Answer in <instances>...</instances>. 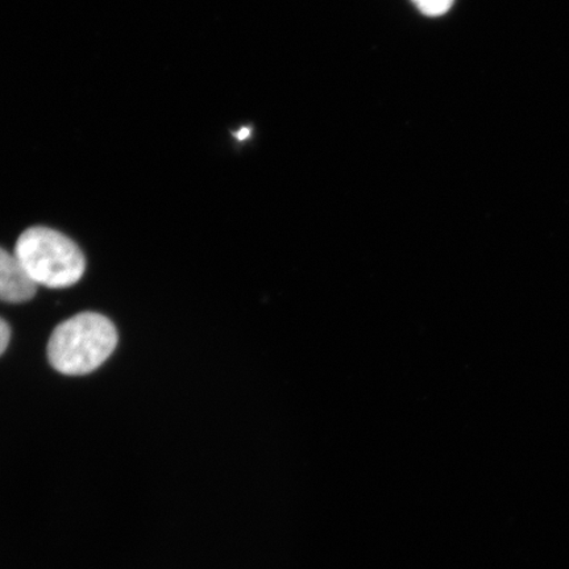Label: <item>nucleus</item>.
Returning <instances> with one entry per match:
<instances>
[{
    "instance_id": "nucleus-1",
    "label": "nucleus",
    "mask_w": 569,
    "mask_h": 569,
    "mask_svg": "<svg viewBox=\"0 0 569 569\" xmlns=\"http://www.w3.org/2000/svg\"><path fill=\"white\" fill-rule=\"evenodd\" d=\"M117 345V327L109 318L81 312L56 327L48 343V359L57 372L83 376L101 367Z\"/></svg>"
},
{
    "instance_id": "nucleus-2",
    "label": "nucleus",
    "mask_w": 569,
    "mask_h": 569,
    "mask_svg": "<svg viewBox=\"0 0 569 569\" xmlns=\"http://www.w3.org/2000/svg\"><path fill=\"white\" fill-rule=\"evenodd\" d=\"M13 253L38 287H73L87 269L81 248L48 227H31L21 233Z\"/></svg>"
},
{
    "instance_id": "nucleus-3",
    "label": "nucleus",
    "mask_w": 569,
    "mask_h": 569,
    "mask_svg": "<svg viewBox=\"0 0 569 569\" xmlns=\"http://www.w3.org/2000/svg\"><path fill=\"white\" fill-rule=\"evenodd\" d=\"M38 291L31 277L17 258L0 248V301L7 303H23L32 300Z\"/></svg>"
},
{
    "instance_id": "nucleus-4",
    "label": "nucleus",
    "mask_w": 569,
    "mask_h": 569,
    "mask_svg": "<svg viewBox=\"0 0 569 569\" xmlns=\"http://www.w3.org/2000/svg\"><path fill=\"white\" fill-rule=\"evenodd\" d=\"M426 17L438 18L450 11L455 0H411Z\"/></svg>"
},
{
    "instance_id": "nucleus-5",
    "label": "nucleus",
    "mask_w": 569,
    "mask_h": 569,
    "mask_svg": "<svg viewBox=\"0 0 569 569\" xmlns=\"http://www.w3.org/2000/svg\"><path fill=\"white\" fill-rule=\"evenodd\" d=\"M11 339V330L9 323L6 322L2 318H0V356H2L7 347L10 345Z\"/></svg>"
},
{
    "instance_id": "nucleus-6",
    "label": "nucleus",
    "mask_w": 569,
    "mask_h": 569,
    "mask_svg": "<svg viewBox=\"0 0 569 569\" xmlns=\"http://www.w3.org/2000/svg\"><path fill=\"white\" fill-rule=\"evenodd\" d=\"M249 134H251V130H249V128L247 127H243L241 128V130L237 133V138L239 140H246L249 138Z\"/></svg>"
}]
</instances>
